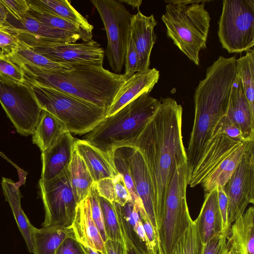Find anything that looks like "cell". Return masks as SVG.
Wrapping results in <instances>:
<instances>
[{"label":"cell","mask_w":254,"mask_h":254,"mask_svg":"<svg viewBox=\"0 0 254 254\" xmlns=\"http://www.w3.org/2000/svg\"><path fill=\"white\" fill-rule=\"evenodd\" d=\"M228 200V225L245 212L249 204L254 203V141H250L245 155L225 186Z\"/></svg>","instance_id":"5bb4252c"},{"label":"cell","mask_w":254,"mask_h":254,"mask_svg":"<svg viewBox=\"0 0 254 254\" xmlns=\"http://www.w3.org/2000/svg\"><path fill=\"white\" fill-rule=\"evenodd\" d=\"M160 77L155 68L138 71L126 80L117 91L108 108L106 117H110L144 93H149Z\"/></svg>","instance_id":"e0dca14e"},{"label":"cell","mask_w":254,"mask_h":254,"mask_svg":"<svg viewBox=\"0 0 254 254\" xmlns=\"http://www.w3.org/2000/svg\"><path fill=\"white\" fill-rule=\"evenodd\" d=\"M229 243H230V242H229ZM228 254H239L237 252V251L231 246L230 243V248H229V251Z\"/></svg>","instance_id":"db71d44e"},{"label":"cell","mask_w":254,"mask_h":254,"mask_svg":"<svg viewBox=\"0 0 254 254\" xmlns=\"http://www.w3.org/2000/svg\"><path fill=\"white\" fill-rule=\"evenodd\" d=\"M4 25L49 41L75 43L81 39L80 36L77 34L50 27L28 14L18 19L7 12Z\"/></svg>","instance_id":"44dd1931"},{"label":"cell","mask_w":254,"mask_h":254,"mask_svg":"<svg viewBox=\"0 0 254 254\" xmlns=\"http://www.w3.org/2000/svg\"><path fill=\"white\" fill-rule=\"evenodd\" d=\"M7 10L0 0V26L4 25L7 14Z\"/></svg>","instance_id":"816d5d0a"},{"label":"cell","mask_w":254,"mask_h":254,"mask_svg":"<svg viewBox=\"0 0 254 254\" xmlns=\"http://www.w3.org/2000/svg\"><path fill=\"white\" fill-rule=\"evenodd\" d=\"M8 13L16 19L27 14L29 4L26 0H1Z\"/></svg>","instance_id":"ee69618b"},{"label":"cell","mask_w":254,"mask_h":254,"mask_svg":"<svg viewBox=\"0 0 254 254\" xmlns=\"http://www.w3.org/2000/svg\"><path fill=\"white\" fill-rule=\"evenodd\" d=\"M159 101L156 111L131 146L139 150L145 162L160 232L169 183L177 165L188 159L182 136L183 108L170 97Z\"/></svg>","instance_id":"6da1fadb"},{"label":"cell","mask_w":254,"mask_h":254,"mask_svg":"<svg viewBox=\"0 0 254 254\" xmlns=\"http://www.w3.org/2000/svg\"><path fill=\"white\" fill-rule=\"evenodd\" d=\"M82 246L86 253V254H103L101 252L93 249L89 247L85 246L82 245Z\"/></svg>","instance_id":"f5cc1de1"},{"label":"cell","mask_w":254,"mask_h":254,"mask_svg":"<svg viewBox=\"0 0 254 254\" xmlns=\"http://www.w3.org/2000/svg\"><path fill=\"white\" fill-rule=\"evenodd\" d=\"M56 254H86L80 243L74 235L66 237L57 250Z\"/></svg>","instance_id":"f6af8a7d"},{"label":"cell","mask_w":254,"mask_h":254,"mask_svg":"<svg viewBox=\"0 0 254 254\" xmlns=\"http://www.w3.org/2000/svg\"><path fill=\"white\" fill-rule=\"evenodd\" d=\"M27 81L41 109L61 121L71 133L86 134L106 117L107 109L53 88Z\"/></svg>","instance_id":"52a82bcc"},{"label":"cell","mask_w":254,"mask_h":254,"mask_svg":"<svg viewBox=\"0 0 254 254\" xmlns=\"http://www.w3.org/2000/svg\"><path fill=\"white\" fill-rule=\"evenodd\" d=\"M159 104V100L144 93L113 115L105 118L82 139L113 159L116 149L131 146Z\"/></svg>","instance_id":"277c9868"},{"label":"cell","mask_w":254,"mask_h":254,"mask_svg":"<svg viewBox=\"0 0 254 254\" xmlns=\"http://www.w3.org/2000/svg\"><path fill=\"white\" fill-rule=\"evenodd\" d=\"M210 0L186 4L178 0H165L161 19L167 34L174 44L195 64H199V52L206 47L210 16L205 9Z\"/></svg>","instance_id":"5b68a950"},{"label":"cell","mask_w":254,"mask_h":254,"mask_svg":"<svg viewBox=\"0 0 254 254\" xmlns=\"http://www.w3.org/2000/svg\"><path fill=\"white\" fill-rule=\"evenodd\" d=\"M0 155H1L2 157H4V158H5V159H7V160H8V159H7V158H6V157H5V156H4V154H2L1 152H0Z\"/></svg>","instance_id":"11a10c76"},{"label":"cell","mask_w":254,"mask_h":254,"mask_svg":"<svg viewBox=\"0 0 254 254\" xmlns=\"http://www.w3.org/2000/svg\"><path fill=\"white\" fill-rule=\"evenodd\" d=\"M225 115L240 130L245 141H254V115L237 73Z\"/></svg>","instance_id":"ac0fdd59"},{"label":"cell","mask_w":254,"mask_h":254,"mask_svg":"<svg viewBox=\"0 0 254 254\" xmlns=\"http://www.w3.org/2000/svg\"><path fill=\"white\" fill-rule=\"evenodd\" d=\"M74 147L83 159L94 181L114 178L119 174L113 159L83 139H75Z\"/></svg>","instance_id":"cb8c5ba5"},{"label":"cell","mask_w":254,"mask_h":254,"mask_svg":"<svg viewBox=\"0 0 254 254\" xmlns=\"http://www.w3.org/2000/svg\"><path fill=\"white\" fill-rule=\"evenodd\" d=\"M17 52L8 58L17 64H28L51 70H69L73 67L74 64L60 63L51 60L38 54L19 41Z\"/></svg>","instance_id":"4dcf8cb0"},{"label":"cell","mask_w":254,"mask_h":254,"mask_svg":"<svg viewBox=\"0 0 254 254\" xmlns=\"http://www.w3.org/2000/svg\"><path fill=\"white\" fill-rule=\"evenodd\" d=\"M250 141L232 139L226 134L212 136L207 143L188 185H201L204 195L218 187H225L243 158Z\"/></svg>","instance_id":"8992f818"},{"label":"cell","mask_w":254,"mask_h":254,"mask_svg":"<svg viewBox=\"0 0 254 254\" xmlns=\"http://www.w3.org/2000/svg\"><path fill=\"white\" fill-rule=\"evenodd\" d=\"M0 103L18 133L32 134L42 109L27 80L18 83L0 77Z\"/></svg>","instance_id":"8fae6325"},{"label":"cell","mask_w":254,"mask_h":254,"mask_svg":"<svg viewBox=\"0 0 254 254\" xmlns=\"http://www.w3.org/2000/svg\"><path fill=\"white\" fill-rule=\"evenodd\" d=\"M157 24L153 14L146 16L139 9L131 16L129 34L138 55L137 72L149 68L151 53L156 42L154 28Z\"/></svg>","instance_id":"2e32d148"},{"label":"cell","mask_w":254,"mask_h":254,"mask_svg":"<svg viewBox=\"0 0 254 254\" xmlns=\"http://www.w3.org/2000/svg\"><path fill=\"white\" fill-rule=\"evenodd\" d=\"M228 240L239 254H254V207L250 206L231 225Z\"/></svg>","instance_id":"d4e9b609"},{"label":"cell","mask_w":254,"mask_h":254,"mask_svg":"<svg viewBox=\"0 0 254 254\" xmlns=\"http://www.w3.org/2000/svg\"><path fill=\"white\" fill-rule=\"evenodd\" d=\"M70 228L75 238L82 245L106 254L104 242L92 218L88 196L77 204Z\"/></svg>","instance_id":"ffe728a7"},{"label":"cell","mask_w":254,"mask_h":254,"mask_svg":"<svg viewBox=\"0 0 254 254\" xmlns=\"http://www.w3.org/2000/svg\"><path fill=\"white\" fill-rule=\"evenodd\" d=\"M88 197L90 202L92 218L105 242L108 238L104 226L103 215L99 201V195L95 182L90 190Z\"/></svg>","instance_id":"8d00e7d4"},{"label":"cell","mask_w":254,"mask_h":254,"mask_svg":"<svg viewBox=\"0 0 254 254\" xmlns=\"http://www.w3.org/2000/svg\"><path fill=\"white\" fill-rule=\"evenodd\" d=\"M113 160L117 172L123 177L126 186L131 197L132 201L139 211H145L142 203L137 194L133 178L121 148L115 150Z\"/></svg>","instance_id":"d590c367"},{"label":"cell","mask_w":254,"mask_h":254,"mask_svg":"<svg viewBox=\"0 0 254 254\" xmlns=\"http://www.w3.org/2000/svg\"><path fill=\"white\" fill-rule=\"evenodd\" d=\"M119 1L121 3H125L130 5L133 9L137 8L138 10L142 3L141 0H120Z\"/></svg>","instance_id":"f907efd6"},{"label":"cell","mask_w":254,"mask_h":254,"mask_svg":"<svg viewBox=\"0 0 254 254\" xmlns=\"http://www.w3.org/2000/svg\"><path fill=\"white\" fill-rule=\"evenodd\" d=\"M229 248L228 232H221L203 244L201 254H228Z\"/></svg>","instance_id":"ab89813d"},{"label":"cell","mask_w":254,"mask_h":254,"mask_svg":"<svg viewBox=\"0 0 254 254\" xmlns=\"http://www.w3.org/2000/svg\"><path fill=\"white\" fill-rule=\"evenodd\" d=\"M27 14L50 27L77 34L80 36L83 42L92 40V34L89 33L79 26L42 11L31 5L29 4Z\"/></svg>","instance_id":"d6a6232c"},{"label":"cell","mask_w":254,"mask_h":254,"mask_svg":"<svg viewBox=\"0 0 254 254\" xmlns=\"http://www.w3.org/2000/svg\"><path fill=\"white\" fill-rule=\"evenodd\" d=\"M219 134H224L232 139L245 141L240 130L225 115L216 124L211 137Z\"/></svg>","instance_id":"60d3db41"},{"label":"cell","mask_w":254,"mask_h":254,"mask_svg":"<svg viewBox=\"0 0 254 254\" xmlns=\"http://www.w3.org/2000/svg\"><path fill=\"white\" fill-rule=\"evenodd\" d=\"M7 26L19 41L34 52L51 60L72 64L103 61L105 52L100 45L93 40L79 43L55 42Z\"/></svg>","instance_id":"4fadbf2b"},{"label":"cell","mask_w":254,"mask_h":254,"mask_svg":"<svg viewBox=\"0 0 254 254\" xmlns=\"http://www.w3.org/2000/svg\"><path fill=\"white\" fill-rule=\"evenodd\" d=\"M217 190L218 203L222 217V232H229V228L228 225V200L225 192V187H218Z\"/></svg>","instance_id":"7dc6e473"},{"label":"cell","mask_w":254,"mask_h":254,"mask_svg":"<svg viewBox=\"0 0 254 254\" xmlns=\"http://www.w3.org/2000/svg\"><path fill=\"white\" fill-rule=\"evenodd\" d=\"M33 254H56L57 250L67 237L74 235L71 228L59 226L31 228Z\"/></svg>","instance_id":"83f0119b"},{"label":"cell","mask_w":254,"mask_h":254,"mask_svg":"<svg viewBox=\"0 0 254 254\" xmlns=\"http://www.w3.org/2000/svg\"><path fill=\"white\" fill-rule=\"evenodd\" d=\"M103 61L74 64L69 70L47 69L28 64H19L25 79L71 94L107 110L122 84L124 74L105 69Z\"/></svg>","instance_id":"7a4b0ae2"},{"label":"cell","mask_w":254,"mask_h":254,"mask_svg":"<svg viewBox=\"0 0 254 254\" xmlns=\"http://www.w3.org/2000/svg\"><path fill=\"white\" fill-rule=\"evenodd\" d=\"M103 21L107 36L105 52L114 73L120 74L124 62L130 32L132 14L116 0H92Z\"/></svg>","instance_id":"30bf717a"},{"label":"cell","mask_w":254,"mask_h":254,"mask_svg":"<svg viewBox=\"0 0 254 254\" xmlns=\"http://www.w3.org/2000/svg\"><path fill=\"white\" fill-rule=\"evenodd\" d=\"M138 55L132 39L129 34L125 58V71L124 73L127 80L137 72Z\"/></svg>","instance_id":"b9f144b4"},{"label":"cell","mask_w":254,"mask_h":254,"mask_svg":"<svg viewBox=\"0 0 254 254\" xmlns=\"http://www.w3.org/2000/svg\"><path fill=\"white\" fill-rule=\"evenodd\" d=\"M122 235L126 246L127 254H143L133 246L130 241L125 235L122 234Z\"/></svg>","instance_id":"681fc988"},{"label":"cell","mask_w":254,"mask_h":254,"mask_svg":"<svg viewBox=\"0 0 254 254\" xmlns=\"http://www.w3.org/2000/svg\"><path fill=\"white\" fill-rule=\"evenodd\" d=\"M203 244L197 220H192L176 242L170 254H201Z\"/></svg>","instance_id":"836d02e7"},{"label":"cell","mask_w":254,"mask_h":254,"mask_svg":"<svg viewBox=\"0 0 254 254\" xmlns=\"http://www.w3.org/2000/svg\"><path fill=\"white\" fill-rule=\"evenodd\" d=\"M106 254H127L125 244L124 242L107 239L104 242Z\"/></svg>","instance_id":"c3c4849f"},{"label":"cell","mask_w":254,"mask_h":254,"mask_svg":"<svg viewBox=\"0 0 254 254\" xmlns=\"http://www.w3.org/2000/svg\"><path fill=\"white\" fill-rule=\"evenodd\" d=\"M67 131L61 121L48 111L42 110L32 134V141L42 152L51 148Z\"/></svg>","instance_id":"4316f807"},{"label":"cell","mask_w":254,"mask_h":254,"mask_svg":"<svg viewBox=\"0 0 254 254\" xmlns=\"http://www.w3.org/2000/svg\"><path fill=\"white\" fill-rule=\"evenodd\" d=\"M75 139L67 131L51 148L41 152V180H51L67 168L74 149Z\"/></svg>","instance_id":"d6986e66"},{"label":"cell","mask_w":254,"mask_h":254,"mask_svg":"<svg viewBox=\"0 0 254 254\" xmlns=\"http://www.w3.org/2000/svg\"><path fill=\"white\" fill-rule=\"evenodd\" d=\"M120 224L122 233L143 254H147V239L138 210L132 201L124 206L114 202Z\"/></svg>","instance_id":"603a6c76"},{"label":"cell","mask_w":254,"mask_h":254,"mask_svg":"<svg viewBox=\"0 0 254 254\" xmlns=\"http://www.w3.org/2000/svg\"><path fill=\"white\" fill-rule=\"evenodd\" d=\"M104 223L108 239L124 242L120 224L114 203L99 196Z\"/></svg>","instance_id":"e575fe53"},{"label":"cell","mask_w":254,"mask_h":254,"mask_svg":"<svg viewBox=\"0 0 254 254\" xmlns=\"http://www.w3.org/2000/svg\"><path fill=\"white\" fill-rule=\"evenodd\" d=\"M204 196V201L196 219L203 244L222 232V217L217 188Z\"/></svg>","instance_id":"484cf974"},{"label":"cell","mask_w":254,"mask_h":254,"mask_svg":"<svg viewBox=\"0 0 254 254\" xmlns=\"http://www.w3.org/2000/svg\"><path fill=\"white\" fill-rule=\"evenodd\" d=\"M95 183L99 195L114 203L115 193L113 179L105 178Z\"/></svg>","instance_id":"bcb514c9"},{"label":"cell","mask_w":254,"mask_h":254,"mask_svg":"<svg viewBox=\"0 0 254 254\" xmlns=\"http://www.w3.org/2000/svg\"><path fill=\"white\" fill-rule=\"evenodd\" d=\"M237 74L240 78L244 94L254 115V51H247L236 60Z\"/></svg>","instance_id":"1f68e13d"},{"label":"cell","mask_w":254,"mask_h":254,"mask_svg":"<svg viewBox=\"0 0 254 254\" xmlns=\"http://www.w3.org/2000/svg\"><path fill=\"white\" fill-rule=\"evenodd\" d=\"M45 210L43 227L70 228L78 203L69 181L67 168L54 178L39 181Z\"/></svg>","instance_id":"7c38bea8"},{"label":"cell","mask_w":254,"mask_h":254,"mask_svg":"<svg viewBox=\"0 0 254 254\" xmlns=\"http://www.w3.org/2000/svg\"><path fill=\"white\" fill-rule=\"evenodd\" d=\"M19 180L17 182H14L9 178L2 177L1 185L5 200L10 205L28 251L33 254V245L31 231L32 225L30 223L21 206V199L22 195L20 191V187L25 182L26 175L24 171L19 173Z\"/></svg>","instance_id":"7402d4cb"},{"label":"cell","mask_w":254,"mask_h":254,"mask_svg":"<svg viewBox=\"0 0 254 254\" xmlns=\"http://www.w3.org/2000/svg\"><path fill=\"white\" fill-rule=\"evenodd\" d=\"M237 59L220 56L206 69L194 94V116L191 135L205 140L211 136L218 121L226 111L236 76Z\"/></svg>","instance_id":"3957f363"},{"label":"cell","mask_w":254,"mask_h":254,"mask_svg":"<svg viewBox=\"0 0 254 254\" xmlns=\"http://www.w3.org/2000/svg\"><path fill=\"white\" fill-rule=\"evenodd\" d=\"M120 148L125 157L137 194L142 203L146 215L154 229L159 246L162 250L152 183L144 159L135 147Z\"/></svg>","instance_id":"9a60e30c"},{"label":"cell","mask_w":254,"mask_h":254,"mask_svg":"<svg viewBox=\"0 0 254 254\" xmlns=\"http://www.w3.org/2000/svg\"><path fill=\"white\" fill-rule=\"evenodd\" d=\"M67 171L73 194L78 204L87 197L95 182L83 159L74 147Z\"/></svg>","instance_id":"f1b7e54d"},{"label":"cell","mask_w":254,"mask_h":254,"mask_svg":"<svg viewBox=\"0 0 254 254\" xmlns=\"http://www.w3.org/2000/svg\"><path fill=\"white\" fill-rule=\"evenodd\" d=\"M189 177L188 161L178 164L168 188L161 217L159 237L163 254H170L192 220L186 196Z\"/></svg>","instance_id":"ba28073f"},{"label":"cell","mask_w":254,"mask_h":254,"mask_svg":"<svg viewBox=\"0 0 254 254\" xmlns=\"http://www.w3.org/2000/svg\"><path fill=\"white\" fill-rule=\"evenodd\" d=\"M27 3L45 12L73 23L89 33L94 28L67 0H26Z\"/></svg>","instance_id":"f546056e"},{"label":"cell","mask_w":254,"mask_h":254,"mask_svg":"<svg viewBox=\"0 0 254 254\" xmlns=\"http://www.w3.org/2000/svg\"><path fill=\"white\" fill-rule=\"evenodd\" d=\"M19 41L15 34L5 25L0 26V57H9L18 50Z\"/></svg>","instance_id":"74e56055"},{"label":"cell","mask_w":254,"mask_h":254,"mask_svg":"<svg viewBox=\"0 0 254 254\" xmlns=\"http://www.w3.org/2000/svg\"><path fill=\"white\" fill-rule=\"evenodd\" d=\"M218 36L229 53L251 50L254 45V0H223Z\"/></svg>","instance_id":"9c48e42d"},{"label":"cell","mask_w":254,"mask_h":254,"mask_svg":"<svg viewBox=\"0 0 254 254\" xmlns=\"http://www.w3.org/2000/svg\"><path fill=\"white\" fill-rule=\"evenodd\" d=\"M0 77L14 83L26 81L21 68L8 57H0Z\"/></svg>","instance_id":"f35d334b"},{"label":"cell","mask_w":254,"mask_h":254,"mask_svg":"<svg viewBox=\"0 0 254 254\" xmlns=\"http://www.w3.org/2000/svg\"><path fill=\"white\" fill-rule=\"evenodd\" d=\"M115 198V202L121 206L132 201L130 194L127 189L123 176L119 174L113 178Z\"/></svg>","instance_id":"7bdbcfd3"}]
</instances>
